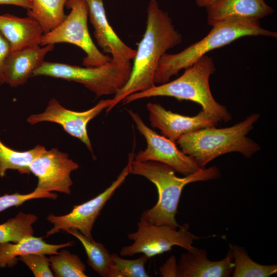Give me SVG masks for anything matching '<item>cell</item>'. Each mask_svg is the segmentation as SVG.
I'll use <instances>...</instances> for the list:
<instances>
[{
	"instance_id": "cell-1",
	"label": "cell",
	"mask_w": 277,
	"mask_h": 277,
	"mask_svg": "<svg viewBox=\"0 0 277 277\" xmlns=\"http://www.w3.org/2000/svg\"><path fill=\"white\" fill-rule=\"evenodd\" d=\"M182 40L168 13L160 8L156 0H151L147 8L145 32L136 50L129 78L114 95L107 113L129 95L155 86L154 77L161 58Z\"/></svg>"
},
{
	"instance_id": "cell-2",
	"label": "cell",
	"mask_w": 277,
	"mask_h": 277,
	"mask_svg": "<svg viewBox=\"0 0 277 277\" xmlns=\"http://www.w3.org/2000/svg\"><path fill=\"white\" fill-rule=\"evenodd\" d=\"M170 166L155 161L140 162L134 159L130 173L144 176L156 186L158 200L151 208L143 211L141 220L155 225H167L177 229L180 225L175 215L182 192L188 184L214 180L220 175L216 166L200 168L183 177L177 176Z\"/></svg>"
},
{
	"instance_id": "cell-3",
	"label": "cell",
	"mask_w": 277,
	"mask_h": 277,
	"mask_svg": "<svg viewBox=\"0 0 277 277\" xmlns=\"http://www.w3.org/2000/svg\"><path fill=\"white\" fill-rule=\"evenodd\" d=\"M252 113L244 120L226 128L207 127L185 134L176 143L181 150L192 157L200 168L222 155L236 152L250 158L261 149L247 136L260 118Z\"/></svg>"
},
{
	"instance_id": "cell-4",
	"label": "cell",
	"mask_w": 277,
	"mask_h": 277,
	"mask_svg": "<svg viewBox=\"0 0 277 277\" xmlns=\"http://www.w3.org/2000/svg\"><path fill=\"white\" fill-rule=\"evenodd\" d=\"M200 41L175 54L166 53L161 58L156 69L155 85L169 82L179 72L192 66L207 53L228 45L244 36H264L277 37L276 32L262 28L259 21L230 20L217 23Z\"/></svg>"
},
{
	"instance_id": "cell-5",
	"label": "cell",
	"mask_w": 277,
	"mask_h": 277,
	"mask_svg": "<svg viewBox=\"0 0 277 277\" xmlns=\"http://www.w3.org/2000/svg\"><path fill=\"white\" fill-rule=\"evenodd\" d=\"M216 70L213 59L205 55L192 66L185 69L176 79L142 92L126 96L122 102L130 103L134 101L153 96H169L179 100H189L201 105L203 110L211 114L219 122L231 119L226 107L219 103L212 95L209 78Z\"/></svg>"
},
{
	"instance_id": "cell-6",
	"label": "cell",
	"mask_w": 277,
	"mask_h": 277,
	"mask_svg": "<svg viewBox=\"0 0 277 277\" xmlns=\"http://www.w3.org/2000/svg\"><path fill=\"white\" fill-rule=\"evenodd\" d=\"M132 66L130 61L112 58L101 66L85 67L44 61L32 76H46L79 83L100 97L118 92L128 82Z\"/></svg>"
},
{
	"instance_id": "cell-7",
	"label": "cell",
	"mask_w": 277,
	"mask_h": 277,
	"mask_svg": "<svg viewBox=\"0 0 277 277\" xmlns=\"http://www.w3.org/2000/svg\"><path fill=\"white\" fill-rule=\"evenodd\" d=\"M66 7L70 10L69 14L55 28L43 34L40 45L73 44L86 53L83 60V65L86 67H98L109 62L111 57L101 52L90 36L86 0H68Z\"/></svg>"
},
{
	"instance_id": "cell-8",
	"label": "cell",
	"mask_w": 277,
	"mask_h": 277,
	"mask_svg": "<svg viewBox=\"0 0 277 277\" xmlns=\"http://www.w3.org/2000/svg\"><path fill=\"white\" fill-rule=\"evenodd\" d=\"M189 225L185 224L176 230L167 225H153L140 220L137 230L127 235L133 243L123 247L120 254L125 256L143 253L150 258L170 251L174 246L195 252L198 248L192 244L198 238L189 231Z\"/></svg>"
},
{
	"instance_id": "cell-9",
	"label": "cell",
	"mask_w": 277,
	"mask_h": 277,
	"mask_svg": "<svg viewBox=\"0 0 277 277\" xmlns=\"http://www.w3.org/2000/svg\"><path fill=\"white\" fill-rule=\"evenodd\" d=\"M134 156L133 153L129 154L128 163L117 179L98 195L83 204L73 206L72 211L67 214L57 216L50 214L47 220L53 226L46 232V236L60 231L66 232L69 230L75 229L88 239H93L91 231L96 219L107 201L130 173Z\"/></svg>"
},
{
	"instance_id": "cell-10",
	"label": "cell",
	"mask_w": 277,
	"mask_h": 277,
	"mask_svg": "<svg viewBox=\"0 0 277 277\" xmlns=\"http://www.w3.org/2000/svg\"><path fill=\"white\" fill-rule=\"evenodd\" d=\"M127 111L135 123L137 130L147 142L146 148L135 155V160L164 163L184 176L200 169L192 157L177 148L174 142L158 134L147 126L137 113L130 109Z\"/></svg>"
},
{
	"instance_id": "cell-11",
	"label": "cell",
	"mask_w": 277,
	"mask_h": 277,
	"mask_svg": "<svg viewBox=\"0 0 277 277\" xmlns=\"http://www.w3.org/2000/svg\"><path fill=\"white\" fill-rule=\"evenodd\" d=\"M112 99L101 100L95 106L84 111H75L62 106L55 98L50 100L45 110L30 115L27 122L34 125L43 122L60 124L70 135L81 141L93 154V149L87 133L88 123L111 104Z\"/></svg>"
},
{
	"instance_id": "cell-12",
	"label": "cell",
	"mask_w": 277,
	"mask_h": 277,
	"mask_svg": "<svg viewBox=\"0 0 277 277\" xmlns=\"http://www.w3.org/2000/svg\"><path fill=\"white\" fill-rule=\"evenodd\" d=\"M78 168L77 163L69 159L67 153L53 148L35 158L29 170L38 179L36 189L70 194L73 184L70 174Z\"/></svg>"
},
{
	"instance_id": "cell-13",
	"label": "cell",
	"mask_w": 277,
	"mask_h": 277,
	"mask_svg": "<svg viewBox=\"0 0 277 277\" xmlns=\"http://www.w3.org/2000/svg\"><path fill=\"white\" fill-rule=\"evenodd\" d=\"M147 108L151 126L159 129L163 136L173 142L185 134L215 127L219 122L203 110L194 116H188L167 110L159 104L149 103Z\"/></svg>"
},
{
	"instance_id": "cell-14",
	"label": "cell",
	"mask_w": 277,
	"mask_h": 277,
	"mask_svg": "<svg viewBox=\"0 0 277 277\" xmlns=\"http://www.w3.org/2000/svg\"><path fill=\"white\" fill-rule=\"evenodd\" d=\"M88 17L94 28V36L104 52L110 53L116 61H130L134 59L136 50L127 46L110 25L103 0H86Z\"/></svg>"
},
{
	"instance_id": "cell-15",
	"label": "cell",
	"mask_w": 277,
	"mask_h": 277,
	"mask_svg": "<svg viewBox=\"0 0 277 277\" xmlns=\"http://www.w3.org/2000/svg\"><path fill=\"white\" fill-rule=\"evenodd\" d=\"M205 8L207 23L211 26L230 20L259 22L274 12L264 0H214Z\"/></svg>"
},
{
	"instance_id": "cell-16",
	"label": "cell",
	"mask_w": 277,
	"mask_h": 277,
	"mask_svg": "<svg viewBox=\"0 0 277 277\" xmlns=\"http://www.w3.org/2000/svg\"><path fill=\"white\" fill-rule=\"evenodd\" d=\"M54 48V45H37L10 52L4 65L5 83L13 87L24 85Z\"/></svg>"
},
{
	"instance_id": "cell-17",
	"label": "cell",
	"mask_w": 277,
	"mask_h": 277,
	"mask_svg": "<svg viewBox=\"0 0 277 277\" xmlns=\"http://www.w3.org/2000/svg\"><path fill=\"white\" fill-rule=\"evenodd\" d=\"M177 266V277H228L234 268L232 250L217 261L209 260L204 249L188 251L181 255Z\"/></svg>"
},
{
	"instance_id": "cell-18",
	"label": "cell",
	"mask_w": 277,
	"mask_h": 277,
	"mask_svg": "<svg viewBox=\"0 0 277 277\" xmlns=\"http://www.w3.org/2000/svg\"><path fill=\"white\" fill-rule=\"evenodd\" d=\"M0 33L8 42L11 52L40 45L44 34L35 20L8 13L0 14Z\"/></svg>"
},
{
	"instance_id": "cell-19",
	"label": "cell",
	"mask_w": 277,
	"mask_h": 277,
	"mask_svg": "<svg viewBox=\"0 0 277 277\" xmlns=\"http://www.w3.org/2000/svg\"><path fill=\"white\" fill-rule=\"evenodd\" d=\"M75 242L70 241L60 244L46 243L43 238L33 235L25 237L17 243L0 244V268L13 267L19 261V257L31 253L52 255L58 250L72 246Z\"/></svg>"
},
{
	"instance_id": "cell-20",
	"label": "cell",
	"mask_w": 277,
	"mask_h": 277,
	"mask_svg": "<svg viewBox=\"0 0 277 277\" xmlns=\"http://www.w3.org/2000/svg\"><path fill=\"white\" fill-rule=\"evenodd\" d=\"M27 16L37 21L44 34L58 26L66 18L64 7L68 0H31Z\"/></svg>"
},
{
	"instance_id": "cell-21",
	"label": "cell",
	"mask_w": 277,
	"mask_h": 277,
	"mask_svg": "<svg viewBox=\"0 0 277 277\" xmlns=\"http://www.w3.org/2000/svg\"><path fill=\"white\" fill-rule=\"evenodd\" d=\"M46 150L44 146L38 145L29 150L17 151L8 147L0 140V178L4 176L9 169L29 174L30 164Z\"/></svg>"
},
{
	"instance_id": "cell-22",
	"label": "cell",
	"mask_w": 277,
	"mask_h": 277,
	"mask_svg": "<svg viewBox=\"0 0 277 277\" xmlns=\"http://www.w3.org/2000/svg\"><path fill=\"white\" fill-rule=\"evenodd\" d=\"M66 232L76 238L82 243L88 257L89 266L101 276L109 277L111 254L105 246L88 239L77 230L70 229Z\"/></svg>"
},
{
	"instance_id": "cell-23",
	"label": "cell",
	"mask_w": 277,
	"mask_h": 277,
	"mask_svg": "<svg viewBox=\"0 0 277 277\" xmlns=\"http://www.w3.org/2000/svg\"><path fill=\"white\" fill-rule=\"evenodd\" d=\"M233 255V277H268L277 272L276 265H265L253 261L244 248L230 245Z\"/></svg>"
},
{
	"instance_id": "cell-24",
	"label": "cell",
	"mask_w": 277,
	"mask_h": 277,
	"mask_svg": "<svg viewBox=\"0 0 277 277\" xmlns=\"http://www.w3.org/2000/svg\"><path fill=\"white\" fill-rule=\"evenodd\" d=\"M37 219L34 214L19 212L15 217L0 224V244L17 243L25 237L33 235L32 225Z\"/></svg>"
},
{
	"instance_id": "cell-25",
	"label": "cell",
	"mask_w": 277,
	"mask_h": 277,
	"mask_svg": "<svg viewBox=\"0 0 277 277\" xmlns=\"http://www.w3.org/2000/svg\"><path fill=\"white\" fill-rule=\"evenodd\" d=\"M49 258L50 267L56 277H87L86 266L79 256L63 249Z\"/></svg>"
},
{
	"instance_id": "cell-26",
	"label": "cell",
	"mask_w": 277,
	"mask_h": 277,
	"mask_svg": "<svg viewBox=\"0 0 277 277\" xmlns=\"http://www.w3.org/2000/svg\"><path fill=\"white\" fill-rule=\"evenodd\" d=\"M149 259L144 254L134 260L125 259L115 253L111 254L109 277H148L145 265Z\"/></svg>"
},
{
	"instance_id": "cell-27",
	"label": "cell",
	"mask_w": 277,
	"mask_h": 277,
	"mask_svg": "<svg viewBox=\"0 0 277 277\" xmlns=\"http://www.w3.org/2000/svg\"><path fill=\"white\" fill-rule=\"evenodd\" d=\"M57 197L56 193L46 191L35 188L34 190L27 194H6L0 196V212L12 207L19 206L27 201L36 199H50L55 200Z\"/></svg>"
},
{
	"instance_id": "cell-28",
	"label": "cell",
	"mask_w": 277,
	"mask_h": 277,
	"mask_svg": "<svg viewBox=\"0 0 277 277\" xmlns=\"http://www.w3.org/2000/svg\"><path fill=\"white\" fill-rule=\"evenodd\" d=\"M19 260L28 267L35 277L54 276L51 271L49 259L46 254H28L19 256Z\"/></svg>"
},
{
	"instance_id": "cell-29",
	"label": "cell",
	"mask_w": 277,
	"mask_h": 277,
	"mask_svg": "<svg viewBox=\"0 0 277 277\" xmlns=\"http://www.w3.org/2000/svg\"><path fill=\"white\" fill-rule=\"evenodd\" d=\"M11 52L8 42L0 33V85L5 83L4 70L6 58Z\"/></svg>"
},
{
	"instance_id": "cell-30",
	"label": "cell",
	"mask_w": 277,
	"mask_h": 277,
	"mask_svg": "<svg viewBox=\"0 0 277 277\" xmlns=\"http://www.w3.org/2000/svg\"><path fill=\"white\" fill-rule=\"evenodd\" d=\"M177 265L176 258L172 255L159 268L160 274L163 277H177Z\"/></svg>"
},
{
	"instance_id": "cell-31",
	"label": "cell",
	"mask_w": 277,
	"mask_h": 277,
	"mask_svg": "<svg viewBox=\"0 0 277 277\" xmlns=\"http://www.w3.org/2000/svg\"><path fill=\"white\" fill-rule=\"evenodd\" d=\"M1 5H10L30 9L32 6L31 0H0Z\"/></svg>"
},
{
	"instance_id": "cell-32",
	"label": "cell",
	"mask_w": 277,
	"mask_h": 277,
	"mask_svg": "<svg viewBox=\"0 0 277 277\" xmlns=\"http://www.w3.org/2000/svg\"><path fill=\"white\" fill-rule=\"evenodd\" d=\"M214 0H195L196 4L199 7H206Z\"/></svg>"
}]
</instances>
